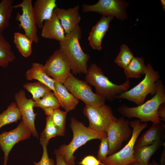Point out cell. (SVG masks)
I'll return each mask as SVG.
<instances>
[{
    "mask_svg": "<svg viewBox=\"0 0 165 165\" xmlns=\"http://www.w3.org/2000/svg\"><path fill=\"white\" fill-rule=\"evenodd\" d=\"M160 2L162 6V8L164 11L165 10V1L164 0H161Z\"/></svg>",
    "mask_w": 165,
    "mask_h": 165,
    "instance_id": "obj_39",
    "label": "cell"
},
{
    "mask_svg": "<svg viewBox=\"0 0 165 165\" xmlns=\"http://www.w3.org/2000/svg\"><path fill=\"white\" fill-rule=\"evenodd\" d=\"M56 158V165H67L65 163L63 157L55 149L54 152Z\"/></svg>",
    "mask_w": 165,
    "mask_h": 165,
    "instance_id": "obj_37",
    "label": "cell"
},
{
    "mask_svg": "<svg viewBox=\"0 0 165 165\" xmlns=\"http://www.w3.org/2000/svg\"><path fill=\"white\" fill-rule=\"evenodd\" d=\"M144 79L132 89L116 96V99H124L134 103L138 105L143 104L146 96L149 94L154 95L156 93L157 81L160 75L152 66L148 64Z\"/></svg>",
    "mask_w": 165,
    "mask_h": 165,
    "instance_id": "obj_5",
    "label": "cell"
},
{
    "mask_svg": "<svg viewBox=\"0 0 165 165\" xmlns=\"http://www.w3.org/2000/svg\"><path fill=\"white\" fill-rule=\"evenodd\" d=\"M83 113L89 121L88 127L99 132L106 133L110 126L116 119L111 108L105 105L99 107L85 105Z\"/></svg>",
    "mask_w": 165,
    "mask_h": 165,
    "instance_id": "obj_8",
    "label": "cell"
},
{
    "mask_svg": "<svg viewBox=\"0 0 165 165\" xmlns=\"http://www.w3.org/2000/svg\"><path fill=\"white\" fill-rule=\"evenodd\" d=\"M149 165H159V164L156 162L154 160H153L151 164L149 163Z\"/></svg>",
    "mask_w": 165,
    "mask_h": 165,
    "instance_id": "obj_40",
    "label": "cell"
},
{
    "mask_svg": "<svg viewBox=\"0 0 165 165\" xmlns=\"http://www.w3.org/2000/svg\"><path fill=\"white\" fill-rule=\"evenodd\" d=\"M55 89V96L65 111L67 113L74 110L79 103V100L69 92L62 83L56 81Z\"/></svg>",
    "mask_w": 165,
    "mask_h": 165,
    "instance_id": "obj_20",
    "label": "cell"
},
{
    "mask_svg": "<svg viewBox=\"0 0 165 165\" xmlns=\"http://www.w3.org/2000/svg\"><path fill=\"white\" fill-rule=\"evenodd\" d=\"M161 145V140H158L151 145L134 148V158L139 165H148L150 158Z\"/></svg>",
    "mask_w": 165,
    "mask_h": 165,
    "instance_id": "obj_21",
    "label": "cell"
},
{
    "mask_svg": "<svg viewBox=\"0 0 165 165\" xmlns=\"http://www.w3.org/2000/svg\"><path fill=\"white\" fill-rule=\"evenodd\" d=\"M34 106L42 108L47 116H51L55 109L61 106L53 93L51 91L39 100L35 101Z\"/></svg>",
    "mask_w": 165,
    "mask_h": 165,
    "instance_id": "obj_24",
    "label": "cell"
},
{
    "mask_svg": "<svg viewBox=\"0 0 165 165\" xmlns=\"http://www.w3.org/2000/svg\"><path fill=\"white\" fill-rule=\"evenodd\" d=\"M146 69L143 58L134 57L129 64L124 69V73L127 79H138L145 75Z\"/></svg>",
    "mask_w": 165,
    "mask_h": 165,
    "instance_id": "obj_23",
    "label": "cell"
},
{
    "mask_svg": "<svg viewBox=\"0 0 165 165\" xmlns=\"http://www.w3.org/2000/svg\"><path fill=\"white\" fill-rule=\"evenodd\" d=\"M21 119V115L16 104L12 102L5 111L0 114V130L3 126L16 122Z\"/></svg>",
    "mask_w": 165,
    "mask_h": 165,
    "instance_id": "obj_26",
    "label": "cell"
},
{
    "mask_svg": "<svg viewBox=\"0 0 165 165\" xmlns=\"http://www.w3.org/2000/svg\"><path fill=\"white\" fill-rule=\"evenodd\" d=\"M162 127L159 124H153L151 127L137 139L134 148L153 144L158 140H161Z\"/></svg>",
    "mask_w": 165,
    "mask_h": 165,
    "instance_id": "obj_22",
    "label": "cell"
},
{
    "mask_svg": "<svg viewBox=\"0 0 165 165\" xmlns=\"http://www.w3.org/2000/svg\"><path fill=\"white\" fill-rule=\"evenodd\" d=\"M133 128L130 140L120 151L107 156L102 162L103 165H129L137 162L134 157V147L137 138L141 132L147 127V123H141L139 119L129 122Z\"/></svg>",
    "mask_w": 165,
    "mask_h": 165,
    "instance_id": "obj_6",
    "label": "cell"
},
{
    "mask_svg": "<svg viewBox=\"0 0 165 165\" xmlns=\"http://www.w3.org/2000/svg\"><path fill=\"white\" fill-rule=\"evenodd\" d=\"M31 0H23L20 3L13 6V8H20L21 14L18 12L16 19L19 22L18 25L24 30L25 34L33 42L37 43L39 41L37 26L33 11Z\"/></svg>",
    "mask_w": 165,
    "mask_h": 165,
    "instance_id": "obj_12",
    "label": "cell"
},
{
    "mask_svg": "<svg viewBox=\"0 0 165 165\" xmlns=\"http://www.w3.org/2000/svg\"><path fill=\"white\" fill-rule=\"evenodd\" d=\"M164 145V149L161 154L160 162L161 165H165V147Z\"/></svg>",
    "mask_w": 165,
    "mask_h": 165,
    "instance_id": "obj_38",
    "label": "cell"
},
{
    "mask_svg": "<svg viewBox=\"0 0 165 165\" xmlns=\"http://www.w3.org/2000/svg\"><path fill=\"white\" fill-rule=\"evenodd\" d=\"M127 2L119 0H99L97 3L88 5L83 4L82 9L83 12H95L102 16L115 17L123 20L127 18L126 9Z\"/></svg>",
    "mask_w": 165,
    "mask_h": 165,
    "instance_id": "obj_11",
    "label": "cell"
},
{
    "mask_svg": "<svg viewBox=\"0 0 165 165\" xmlns=\"http://www.w3.org/2000/svg\"><path fill=\"white\" fill-rule=\"evenodd\" d=\"M165 103V89L162 81H157L156 94L151 99L135 107H128L125 105L119 107L118 110L124 117L129 118H137L141 122H152L159 124L160 119L157 114L160 106Z\"/></svg>",
    "mask_w": 165,
    "mask_h": 165,
    "instance_id": "obj_2",
    "label": "cell"
},
{
    "mask_svg": "<svg viewBox=\"0 0 165 165\" xmlns=\"http://www.w3.org/2000/svg\"><path fill=\"white\" fill-rule=\"evenodd\" d=\"M42 38L61 42L65 37L64 30L57 16L54 12L49 20L45 21L42 28Z\"/></svg>",
    "mask_w": 165,
    "mask_h": 165,
    "instance_id": "obj_18",
    "label": "cell"
},
{
    "mask_svg": "<svg viewBox=\"0 0 165 165\" xmlns=\"http://www.w3.org/2000/svg\"><path fill=\"white\" fill-rule=\"evenodd\" d=\"M132 131L129 122L123 117L116 119L108 128L106 133L109 155L117 152L123 143L131 137Z\"/></svg>",
    "mask_w": 165,
    "mask_h": 165,
    "instance_id": "obj_10",
    "label": "cell"
},
{
    "mask_svg": "<svg viewBox=\"0 0 165 165\" xmlns=\"http://www.w3.org/2000/svg\"><path fill=\"white\" fill-rule=\"evenodd\" d=\"M12 0H2L0 2V33L9 25L13 8Z\"/></svg>",
    "mask_w": 165,
    "mask_h": 165,
    "instance_id": "obj_28",
    "label": "cell"
},
{
    "mask_svg": "<svg viewBox=\"0 0 165 165\" xmlns=\"http://www.w3.org/2000/svg\"><path fill=\"white\" fill-rule=\"evenodd\" d=\"M63 85L75 98L82 101L86 105L99 107L105 105L106 100L104 98L94 93L85 81L77 79L72 73Z\"/></svg>",
    "mask_w": 165,
    "mask_h": 165,
    "instance_id": "obj_7",
    "label": "cell"
},
{
    "mask_svg": "<svg viewBox=\"0 0 165 165\" xmlns=\"http://www.w3.org/2000/svg\"><path fill=\"white\" fill-rule=\"evenodd\" d=\"M157 114L160 120L165 121V103L161 104L157 111Z\"/></svg>",
    "mask_w": 165,
    "mask_h": 165,
    "instance_id": "obj_36",
    "label": "cell"
},
{
    "mask_svg": "<svg viewBox=\"0 0 165 165\" xmlns=\"http://www.w3.org/2000/svg\"><path fill=\"white\" fill-rule=\"evenodd\" d=\"M25 75L27 80H36L46 86L56 95V81L46 74L42 64L36 62L32 63L31 67L26 72Z\"/></svg>",
    "mask_w": 165,
    "mask_h": 165,
    "instance_id": "obj_19",
    "label": "cell"
},
{
    "mask_svg": "<svg viewBox=\"0 0 165 165\" xmlns=\"http://www.w3.org/2000/svg\"><path fill=\"white\" fill-rule=\"evenodd\" d=\"M100 140L97 159L102 163L108 154V144L107 137L102 138Z\"/></svg>",
    "mask_w": 165,
    "mask_h": 165,
    "instance_id": "obj_33",
    "label": "cell"
},
{
    "mask_svg": "<svg viewBox=\"0 0 165 165\" xmlns=\"http://www.w3.org/2000/svg\"><path fill=\"white\" fill-rule=\"evenodd\" d=\"M70 126L73 133L72 140L68 144H63L55 150L67 165H75V156L74 154L77 149L90 140H100L107 137V134L93 130L73 117L71 119Z\"/></svg>",
    "mask_w": 165,
    "mask_h": 165,
    "instance_id": "obj_1",
    "label": "cell"
},
{
    "mask_svg": "<svg viewBox=\"0 0 165 165\" xmlns=\"http://www.w3.org/2000/svg\"><path fill=\"white\" fill-rule=\"evenodd\" d=\"M113 18L111 16H102L92 27L89 33L88 40L90 46L93 49L99 51L102 49V39L109 28L110 22Z\"/></svg>",
    "mask_w": 165,
    "mask_h": 165,
    "instance_id": "obj_16",
    "label": "cell"
},
{
    "mask_svg": "<svg viewBox=\"0 0 165 165\" xmlns=\"http://www.w3.org/2000/svg\"><path fill=\"white\" fill-rule=\"evenodd\" d=\"M82 31L79 25L62 41L59 42V50L68 58L71 70L75 74L87 72V63L90 56L85 53L81 48L79 41L81 38Z\"/></svg>",
    "mask_w": 165,
    "mask_h": 165,
    "instance_id": "obj_3",
    "label": "cell"
},
{
    "mask_svg": "<svg viewBox=\"0 0 165 165\" xmlns=\"http://www.w3.org/2000/svg\"><path fill=\"white\" fill-rule=\"evenodd\" d=\"M14 42L19 52L25 58L32 53V40L25 34L15 32L14 34Z\"/></svg>",
    "mask_w": 165,
    "mask_h": 165,
    "instance_id": "obj_27",
    "label": "cell"
},
{
    "mask_svg": "<svg viewBox=\"0 0 165 165\" xmlns=\"http://www.w3.org/2000/svg\"><path fill=\"white\" fill-rule=\"evenodd\" d=\"M134 57L133 53L128 46L125 44H123L120 46V51L114 61L119 66L124 69Z\"/></svg>",
    "mask_w": 165,
    "mask_h": 165,
    "instance_id": "obj_31",
    "label": "cell"
},
{
    "mask_svg": "<svg viewBox=\"0 0 165 165\" xmlns=\"http://www.w3.org/2000/svg\"><path fill=\"white\" fill-rule=\"evenodd\" d=\"M79 6L65 9L57 6L54 10L60 22L66 35H69L79 25L81 17L79 12Z\"/></svg>",
    "mask_w": 165,
    "mask_h": 165,
    "instance_id": "obj_15",
    "label": "cell"
},
{
    "mask_svg": "<svg viewBox=\"0 0 165 165\" xmlns=\"http://www.w3.org/2000/svg\"><path fill=\"white\" fill-rule=\"evenodd\" d=\"M43 148V153L41 160L38 162H34V165H55L54 160L49 158L47 151V145L41 144Z\"/></svg>",
    "mask_w": 165,
    "mask_h": 165,
    "instance_id": "obj_34",
    "label": "cell"
},
{
    "mask_svg": "<svg viewBox=\"0 0 165 165\" xmlns=\"http://www.w3.org/2000/svg\"><path fill=\"white\" fill-rule=\"evenodd\" d=\"M24 88L32 95L34 101H38L48 93L52 91L49 87L39 82H28L23 85Z\"/></svg>",
    "mask_w": 165,
    "mask_h": 165,
    "instance_id": "obj_29",
    "label": "cell"
},
{
    "mask_svg": "<svg viewBox=\"0 0 165 165\" xmlns=\"http://www.w3.org/2000/svg\"><path fill=\"white\" fill-rule=\"evenodd\" d=\"M57 7L56 0H37L33 6L37 26L42 29L45 21L51 17Z\"/></svg>",
    "mask_w": 165,
    "mask_h": 165,
    "instance_id": "obj_17",
    "label": "cell"
},
{
    "mask_svg": "<svg viewBox=\"0 0 165 165\" xmlns=\"http://www.w3.org/2000/svg\"><path fill=\"white\" fill-rule=\"evenodd\" d=\"M9 43L0 33V68H6L15 59Z\"/></svg>",
    "mask_w": 165,
    "mask_h": 165,
    "instance_id": "obj_25",
    "label": "cell"
},
{
    "mask_svg": "<svg viewBox=\"0 0 165 165\" xmlns=\"http://www.w3.org/2000/svg\"><path fill=\"white\" fill-rule=\"evenodd\" d=\"M85 80L89 85L95 87L96 94L105 100H112L116 96L129 90L130 86V82L128 79L121 85L113 83L95 64H92L88 68Z\"/></svg>",
    "mask_w": 165,
    "mask_h": 165,
    "instance_id": "obj_4",
    "label": "cell"
},
{
    "mask_svg": "<svg viewBox=\"0 0 165 165\" xmlns=\"http://www.w3.org/2000/svg\"><path fill=\"white\" fill-rule=\"evenodd\" d=\"M129 165H140L137 162H135L130 164ZM148 165H149V163Z\"/></svg>",
    "mask_w": 165,
    "mask_h": 165,
    "instance_id": "obj_41",
    "label": "cell"
},
{
    "mask_svg": "<svg viewBox=\"0 0 165 165\" xmlns=\"http://www.w3.org/2000/svg\"><path fill=\"white\" fill-rule=\"evenodd\" d=\"M15 99L21 115L22 121L29 128L33 136L38 138V134L35 124L36 116L33 110L35 101L32 99L27 98L24 90H21L15 94Z\"/></svg>",
    "mask_w": 165,
    "mask_h": 165,
    "instance_id": "obj_14",
    "label": "cell"
},
{
    "mask_svg": "<svg viewBox=\"0 0 165 165\" xmlns=\"http://www.w3.org/2000/svg\"><path fill=\"white\" fill-rule=\"evenodd\" d=\"M67 114L66 112L58 108L55 109L50 116L57 129L58 136L65 135Z\"/></svg>",
    "mask_w": 165,
    "mask_h": 165,
    "instance_id": "obj_30",
    "label": "cell"
},
{
    "mask_svg": "<svg viewBox=\"0 0 165 165\" xmlns=\"http://www.w3.org/2000/svg\"><path fill=\"white\" fill-rule=\"evenodd\" d=\"M58 136L57 129L50 116H47L44 130L42 132L40 137V144L48 145L50 140Z\"/></svg>",
    "mask_w": 165,
    "mask_h": 165,
    "instance_id": "obj_32",
    "label": "cell"
},
{
    "mask_svg": "<svg viewBox=\"0 0 165 165\" xmlns=\"http://www.w3.org/2000/svg\"><path fill=\"white\" fill-rule=\"evenodd\" d=\"M78 164L80 165H103L102 163L91 155L86 156Z\"/></svg>",
    "mask_w": 165,
    "mask_h": 165,
    "instance_id": "obj_35",
    "label": "cell"
},
{
    "mask_svg": "<svg viewBox=\"0 0 165 165\" xmlns=\"http://www.w3.org/2000/svg\"><path fill=\"white\" fill-rule=\"evenodd\" d=\"M31 134L22 121L14 129L0 134V147L4 154L3 165H7L9 154L14 145L20 141L28 139Z\"/></svg>",
    "mask_w": 165,
    "mask_h": 165,
    "instance_id": "obj_13",
    "label": "cell"
},
{
    "mask_svg": "<svg viewBox=\"0 0 165 165\" xmlns=\"http://www.w3.org/2000/svg\"><path fill=\"white\" fill-rule=\"evenodd\" d=\"M43 69L47 75L63 84L71 74L69 60L59 49L55 51L46 61Z\"/></svg>",
    "mask_w": 165,
    "mask_h": 165,
    "instance_id": "obj_9",
    "label": "cell"
}]
</instances>
